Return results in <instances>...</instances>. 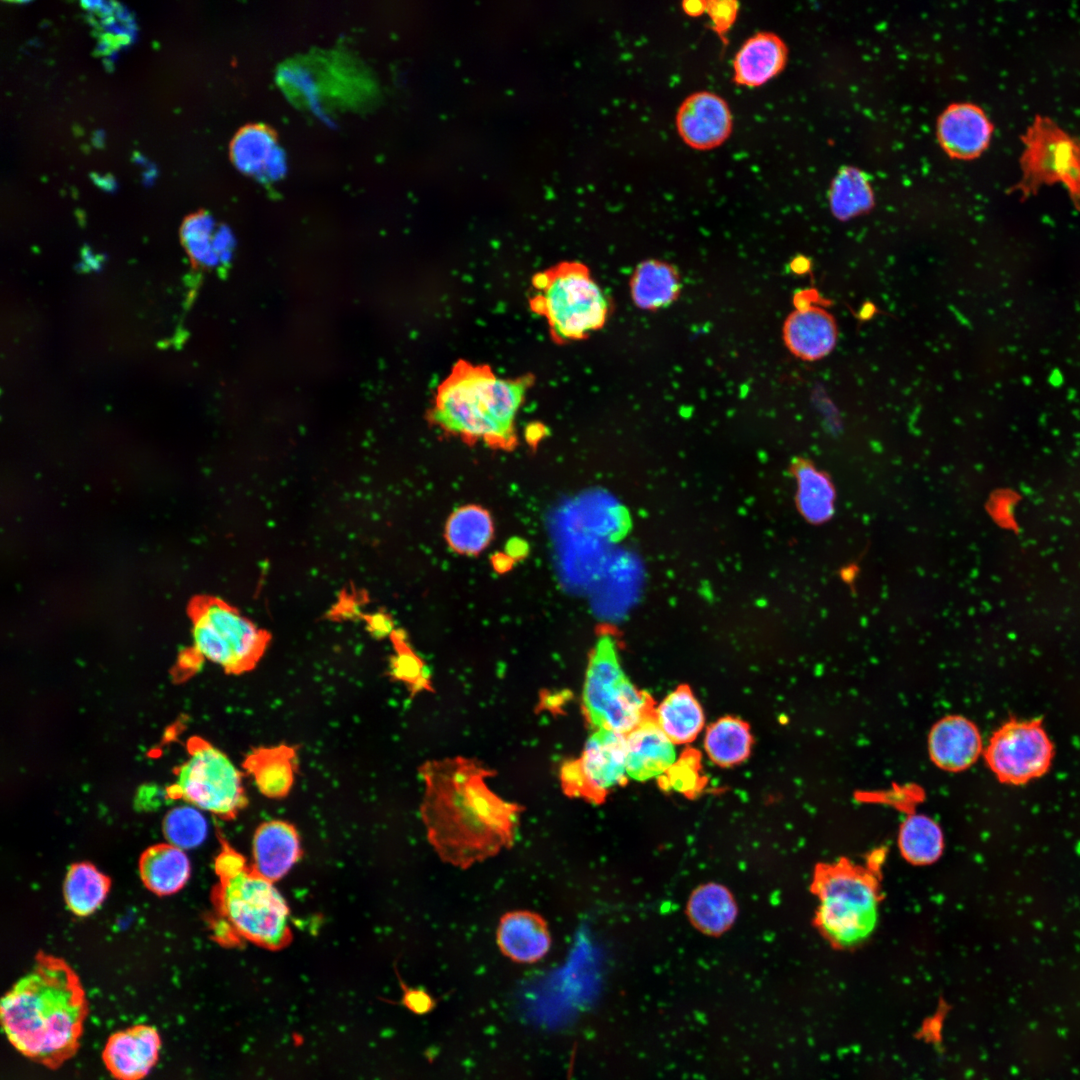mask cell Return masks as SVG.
<instances>
[{"instance_id": "cell-1", "label": "cell", "mask_w": 1080, "mask_h": 1080, "mask_svg": "<svg viewBox=\"0 0 1080 1080\" xmlns=\"http://www.w3.org/2000/svg\"><path fill=\"white\" fill-rule=\"evenodd\" d=\"M420 772L421 818L443 862L467 869L513 846L524 807L490 790L493 772L463 758L426 762Z\"/></svg>"}, {"instance_id": "cell-2", "label": "cell", "mask_w": 1080, "mask_h": 1080, "mask_svg": "<svg viewBox=\"0 0 1080 1080\" xmlns=\"http://www.w3.org/2000/svg\"><path fill=\"white\" fill-rule=\"evenodd\" d=\"M88 1013L78 976L63 960L39 955L2 998V1028L25 1057L56 1069L77 1052Z\"/></svg>"}, {"instance_id": "cell-3", "label": "cell", "mask_w": 1080, "mask_h": 1080, "mask_svg": "<svg viewBox=\"0 0 1080 1080\" xmlns=\"http://www.w3.org/2000/svg\"><path fill=\"white\" fill-rule=\"evenodd\" d=\"M533 380L530 375L500 378L488 365L458 360L439 384L429 417L470 444L482 440L511 450L517 444L515 417Z\"/></svg>"}, {"instance_id": "cell-4", "label": "cell", "mask_w": 1080, "mask_h": 1080, "mask_svg": "<svg viewBox=\"0 0 1080 1080\" xmlns=\"http://www.w3.org/2000/svg\"><path fill=\"white\" fill-rule=\"evenodd\" d=\"M219 882L214 889V934L224 944L245 941L280 950L292 941L289 908L274 882L259 874L245 858L222 841L215 860Z\"/></svg>"}, {"instance_id": "cell-5", "label": "cell", "mask_w": 1080, "mask_h": 1080, "mask_svg": "<svg viewBox=\"0 0 1080 1080\" xmlns=\"http://www.w3.org/2000/svg\"><path fill=\"white\" fill-rule=\"evenodd\" d=\"M883 858L878 850L866 865L847 858L816 865L811 883V891L818 899L814 923L833 947H857L876 929Z\"/></svg>"}, {"instance_id": "cell-6", "label": "cell", "mask_w": 1080, "mask_h": 1080, "mask_svg": "<svg viewBox=\"0 0 1080 1080\" xmlns=\"http://www.w3.org/2000/svg\"><path fill=\"white\" fill-rule=\"evenodd\" d=\"M532 284L539 293L530 308L546 319L555 342L582 340L605 325L611 303L585 264L561 262L536 273Z\"/></svg>"}, {"instance_id": "cell-7", "label": "cell", "mask_w": 1080, "mask_h": 1080, "mask_svg": "<svg viewBox=\"0 0 1080 1080\" xmlns=\"http://www.w3.org/2000/svg\"><path fill=\"white\" fill-rule=\"evenodd\" d=\"M194 649L230 674L253 670L271 641V634L227 603L206 598L192 608Z\"/></svg>"}, {"instance_id": "cell-8", "label": "cell", "mask_w": 1080, "mask_h": 1080, "mask_svg": "<svg viewBox=\"0 0 1080 1080\" xmlns=\"http://www.w3.org/2000/svg\"><path fill=\"white\" fill-rule=\"evenodd\" d=\"M187 747L188 758L176 770V781L166 795L223 819L235 818L248 803L241 772L202 738H191Z\"/></svg>"}, {"instance_id": "cell-9", "label": "cell", "mask_w": 1080, "mask_h": 1080, "mask_svg": "<svg viewBox=\"0 0 1080 1080\" xmlns=\"http://www.w3.org/2000/svg\"><path fill=\"white\" fill-rule=\"evenodd\" d=\"M584 708L597 728L626 735L649 717L648 697L623 673L608 634L598 640L590 658L584 684Z\"/></svg>"}, {"instance_id": "cell-10", "label": "cell", "mask_w": 1080, "mask_h": 1080, "mask_svg": "<svg viewBox=\"0 0 1080 1080\" xmlns=\"http://www.w3.org/2000/svg\"><path fill=\"white\" fill-rule=\"evenodd\" d=\"M1021 140V177L1012 190L1025 199L1043 185L1060 182L1080 211V137L1068 134L1049 117L1036 115Z\"/></svg>"}, {"instance_id": "cell-11", "label": "cell", "mask_w": 1080, "mask_h": 1080, "mask_svg": "<svg viewBox=\"0 0 1080 1080\" xmlns=\"http://www.w3.org/2000/svg\"><path fill=\"white\" fill-rule=\"evenodd\" d=\"M625 735L597 729L587 740L581 757L565 762L560 770L563 792L601 804L608 793L627 779Z\"/></svg>"}, {"instance_id": "cell-12", "label": "cell", "mask_w": 1080, "mask_h": 1080, "mask_svg": "<svg viewBox=\"0 0 1080 1080\" xmlns=\"http://www.w3.org/2000/svg\"><path fill=\"white\" fill-rule=\"evenodd\" d=\"M1053 756L1052 743L1039 721H1010L991 737L985 759L1003 782L1025 783L1046 772Z\"/></svg>"}, {"instance_id": "cell-13", "label": "cell", "mask_w": 1080, "mask_h": 1080, "mask_svg": "<svg viewBox=\"0 0 1080 1080\" xmlns=\"http://www.w3.org/2000/svg\"><path fill=\"white\" fill-rule=\"evenodd\" d=\"M676 128L686 145L710 150L731 135L733 117L728 103L710 91H698L684 99L676 114Z\"/></svg>"}, {"instance_id": "cell-14", "label": "cell", "mask_w": 1080, "mask_h": 1080, "mask_svg": "<svg viewBox=\"0 0 1080 1080\" xmlns=\"http://www.w3.org/2000/svg\"><path fill=\"white\" fill-rule=\"evenodd\" d=\"M993 125L986 113L972 103H954L939 116L937 139L951 158L971 160L989 146Z\"/></svg>"}, {"instance_id": "cell-15", "label": "cell", "mask_w": 1080, "mask_h": 1080, "mask_svg": "<svg viewBox=\"0 0 1080 1080\" xmlns=\"http://www.w3.org/2000/svg\"><path fill=\"white\" fill-rule=\"evenodd\" d=\"M161 1048L157 1029L135 1025L113 1033L103 1049V1061L117 1080H141L156 1064Z\"/></svg>"}, {"instance_id": "cell-16", "label": "cell", "mask_w": 1080, "mask_h": 1080, "mask_svg": "<svg viewBox=\"0 0 1080 1080\" xmlns=\"http://www.w3.org/2000/svg\"><path fill=\"white\" fill-rule=\"evenodd\" d=\"M927 744L931 761L949 772L969 768L982 752L978 728L961 715H948L938 720L928 734Z\"/></svg>"}, {"instance_id": "cell-17", "label": "cell", "mask_w": 1080, "mask_h": 1080, "mask_svg": "<svg viewBox=\"0 0 1080 1080\" xmlns=\"http://www.w3.org/2000/svg\"><path fill=\"white\" fill-rule=\"evenodd\" d=\"M496 943L505 957L517 963L531 964L546 956L552 938L542 915L520 909L502 915L496 930Z\"/></svg>"}, {"instance_id": "cell-18", "label": "cell", "mask_w": 1080, "mask_h": 1080, "mask_svg": "<svg viewBox=\"0 0 1080 1080\" xmlns=\"http://www.w3.org/2000/svg\"><path fill=\"white\" fill-rule=\"evenodd\" d=\"M837 338L838 329L833 315L814 305L795 309L783 325L786 347L794 356L805 361L827 356L834 349Z\"/></svg>"}, {"instance_id": "cell-19", "label": "cell", "mask_w": 1080, "mask_h": 1080, "mask_svg": "<svg viewBox=\"0 0 1080 1080\" xmlns=\"http://www.w3.org/2000/svg\"><path fill=\"white\" fill-rule=\"evenodd\" d=\"M626 772L644 781L663 775L675 763L674 743L652 717L625 735Z\"/></svg>"}, {"instance_id": "cell-20", "label": "cell", "mask_w": 1080, "mask_h": 1080, "mask_svg": "<svg viewBox=\"0 0 1080 1080\" xmlns=\"http://www.w3.org/2000/svg\"><path fill=\"white\" fill-rule=\"evenodd\" d=\"M252 851L253 868L272 882L284 877L302 855L296 828L282 820L264 822L256 829Z\"/></svg>"}, {"instance_id": "cell-21", "label": "cell", "mask_w": 1080, "mask_h": 1080, "mask_svg": "<svg viewBox=\"0 0 1080 1080\" xmlns=\"http://www.w3.org/2000/svg\"><path fill=\"white\" fill-rule=\"evenodd\" d=\"M787 59L788 48L777 34L757 32L735 54L732 80L739 86H762L784 69Z\"/></svg>"}, {"instance_id": "cell-22", "label": "cell", "mask_w": 1080, "mask_h": 1080, "mask_svg": "<svg viewBox=\"0 0 1080 1080\" xmlns=\"http://www.w3.org/2000/svg\"><path fill=\"white\" fill-rule=\"evenodd\" d=\"M231 155L239 170L261 180H276L286 171L283 151L262 126L242 129L232 142Z\"/></svg>"}, {"instance_id": "cell-23", "label": "cell", "mask_w": 1080, "mask_h": 1080, "mask_svg": "<svg viewBox=\"0 0 1080 1080\" xmlns=\"http://www.w3.org/2000/svg\"><path fill=\"white\" fill-rule=\"evenodd\" d=\"M242 765L263 795L283 798L295 780L297 751L285 744L258 747L246 755Z\"/></svg>"}, {"instance_id": "cell-24", "label": "cell", "mask_w": 1080, "mask_h": 1080, "mask_svg": "<svg viewBox=\"0 0 1080 1080\" xmlns=\"http://www.w3.org/2000/svg\"><path fill=\"white\" fill-rule=\"evenodd\" d=\"M629 286L634 305L646 311H656L671 305L678 299L682 289L677 268L658 259L640 262L632 274Z\"/></svg>"}, {"instance_id": "cell-25", "label": "cell", "mask_w": 1080, "mask_h": 1080, "mask_svg": "<svg viewBox=\"0 0 1080 1080\" xmlns=\"http://www.w3.org/2000/svg\"><path fill=\"white\" fill-rule=\"evenodd\" d=\"M686 913L697 930L709 936H720L734 924L738 907L727 887L708 882L690 894Z\"/></svg>"}, {"instance_id": "cell-26", "label": "cell", "mask_w": 1080, "mask_h": 1080, "mask_svg": "<svg viewBox=\"0 0 1080 1080\" xmlns=\"http://www.w3.org/2000/svg\"><path fill=\"white\" fill-rule=\"evenodd\" d=\"M139 871L149 890L157 895H170L183 888L191 867L184 850L163 843L145 850L139 861Z\"/></svg>"}, {"instance_id": "cell-27", "label": "cell", "mask_w": 1080, "mask_h": 1080, "mask_svg": "<svg viewBox=\"0 0 1080 1080\" xmlns=\"http://www.w3.org/2000/svg\"><path fill=\"white\" fill-rule=\"evenodd\" d=\"M655 721L673 743L683 744L691 742L699 734L704 724V714L691 690L681 686L658 706Z\"/></svg>"}, {"instance_id": "cell-28", "label": "cell", "mask_w": 1080, "mask_h": 1080, "mask_svg": "<svg viewBox=\"0 0 1080 1080\" xmlns=\"http://www.w3.org/2000/svg\"><path fill=\"white\" fill-rule=\"evenodd\" d=\"M494 533L490 513L478 505L455 510L446 523L445 538L455 552L477 555L490 543Z\"/></svg>"}, {"instance_id": "cell-29", "label": "cell", "mask_w": 1080, "mask_h": 1080, "mask_svg": "<svg viewBox=\"0 0 1080 1080\" xmlns=\"http://www.w3.org/2000/svg\"><path fill=\"white\" fill-rule=\"evenodd\" d=\"M898 846L902 856L911 864H932L943 852L942 829L927 815L909 814L900 826Z\"/></svg>"}, {"instance_id": "cell-30", "label": "cell", "mask_w": 1080, "mask_h": 1080, "mask_svg": "<svg viewBox=\"0 0 1080 1080\" xmlns=\"http://www.w3.org/2000/svg\"><path fill=\"white\" fill-rule=\"evenodd\" d=\"M829 203L833 216L841 221L871 210L874 195L864 172L855 167L840 169L830 186Z\"/></svg>"}, {"instance_id": "cell-31", "label": "cell", "mask_w": 1080, "mask_h": 1080, "mask_svg": "<svg viewBox=\"0 0 1080 1080\" xmlns=\"http://www.w3.org/2000/svg\"><path fill=\"white\" fill-rule=\"evenodd\" d=\"M109 887V879L95 866L77 863L70 867L65 877L64 899L74 914L88 916L101 906Z\"/></svg>"}, {"instance_id": "cell-32", "label": "cell", "mask_w": 1080, "mask_h": 1080, "mask_svg": "<svg viewBox=\"0 0 1080 1080\" xmlns=\"http://www.w3.org/2000/svg\"><path fill=\"white\" fill-rule=\"evenodd\" d=\"M704 745L713 762L720 766H732L748 757L752 737L745 722L725 717L708 728Z\"/></svg>"}, {"instance_id": "cell-33", "label": "cell", "mask_w": 1080, "mask_h": 1080, "mask_svg": "<svg viewBox=\"0 0 1080 1080\" xmlns=\"http://www.w3.org/2000/svg\"><path fill=\"white\" fill-rule=\"evenodd\" d=\"M798 483L797 503L801 514L810 522L828 520L834 511L835 493L826 475L808 463L795 469Z\"/></svg>"}, {"instance_id": "cell-34", "label": "cell", "mask_w": 1080, "mask_h": 1080, "mask_svg": "<svg viewBox=\"0 0 1080 1080\" xmlns=\"http://www.w3.org/2000/svg\"><path fill=\"white\" fill-rule=\"evenodd\" d=\"M207 821L193 805L171 809L165 816L163 832L168 843L182 850L198 847L206 838Z\"/></svg>"}, {"instance_id": "cell-35", "label": "cell", "mask_w": 1080, "mask_h": 1080, "mask_svg": "<svg viewBox=\"0 0 1080 1080\" xmlns=\"http://www.w3.org/2000/svg\"><path fill=\"white\" fill-rule=\"evenodd\" d=\"M217 228L211 216L199 213L187 218L182 227L184 245L192 259L206 267L220 264L214 249Z\"/></svg>"}, {"instance_id": "cell-36", "label": "cell", "mask_w": 1080, "mask_h": 1080, "mask_svg": "<svg viewBox=\"0 0 1080 1080\" xmlns=\"http://www.w3.org/2000/svg\"><path fill=\"white\" fill-rule=\"evenodd\" d=\"M390 635L396 652L390 664L392 677L406 683L413 692L426 688L428 679L424 664L411 650L404 634L393 630Z\"/></svg>"}, {"instance_id": "cell-37", "label": "cell", "mask_w": 1080, "mask_h": 1080, "mask_svg": "<svg viewBox=\"0 0 1080 1080\" xmlns=\"http://www.w3.org/2000/svg\"><path fill=\"white\" fill-rule=\"evenodd\" d=\"M665 774V777L662 778L663 784H661L665 789L670 788L690 795L698 792L702 786L696 761L690 756L681 759L678 763H674Z\"/></svg>"}, {"instance_id": "cell-38", "label": "cell", "mask_w": 1080, "mask_h": 1080, "mask_svg": "<svg viewBox=\"0 0 1080 1080\" xmlns=\"http://www.w3.org/2000/svg\"><path fill=\"white\" fill-rule=\"evenodd\" d=\"M739 11V3L734 0L707 1L706 12L712 23V30L726 43V33L733 26Z\"/></svg>"}, {"instance_id": "cell-39", "label": "cell", "mask_w": 1080, "mask_h": 1080, "mask_svg": "<svg viewBox=\"0 0 1080 1080\" xmlns=\"http://www.w3.org/2000/svg\"><path fill=\"white\" fill-rule=\"evenodd\" d=\"M403 996L401 1004L414 1014L423 1015L430 1012L434 1006L435 1001L432 996L426 991L416 988H409L402 984Z\"/></svg>"}, {"instance_id": "cell-40", "label": "cell", "mask_w": 1080, "mask_h": 1080, "mask_svg": "<svg viewBox=\"0 0 1080 1080\" xmlns=\"http://www.w3.org/2000/svg\"><path fill=\"white\" fill-rule=\"evenodd\" d=\"M235 248L232 232L225 226L218 227L214 235V249L220 264L231 260Z\"/></svg>"}, {"instance_id": "cell-41", "label": "cell", "mask_w": 1080, "mask_h": 1080, "mask_svg": "<svg viewBox=\"0 0 1080 1080\" xmlns=\"http://www.w3.org/2000/svg\"><path fill=\"white\" fill-rule=\"evenodd\" d=\"M368 631L377 638L386 636L393 632V623L391 618L384 613H374L366 618Z\"/></svg>"}, {"instance_id": "cell-42", "label": "cell", "mask_w": 1080, "mask_h": 1080, "mask_svg": "<svg viewBox=\"0 0 1080 1080\" xmlns=\"http://www.w3.org/2000/svg\"><path fill=\"white\" fill-rule=\"evenodd\" d=\"M943 1011L944 1009L942 1010V1012H939V1014L934 1015V1017L927 1019V1023L923 1025V1028L921 1030V1036H925L927 1041L929 1042L936 1043L937 1041H939L940 1031L942 1029L943 1015H945V1013L943 1014Z\"/></svg>"}, {"instance_id": "cell-43", "label": "cell", "mask_w": 1080, "mask_h": 1080, "mask_svg": "<svg viewBox=\"0 0 1080 1080\" xmlns=\"http://www.w3.org/2000/svg\"><path fill=\"white\" fill-rule=\"evenodd\" d=\"M683 12L690 17H699L706 12L707 1L686 0L681 3Z\"/></svg>"}, {"instance_id": "cell-44", "label": "cell", "mask_w": 1080, "mask_h": 1080, "mask_svg": "<svg viewBox=\"0 0 1080 1080\" xmlns=\"http://www.w3.org/2000/svg\"><path fill=\"white\" fill-rule=\"evenodd\" d=\"M791 267L795 272L803 273L809 268L808 259H806L804 257L796 258L793 261Z\"/></svg>"}]
</instances>
